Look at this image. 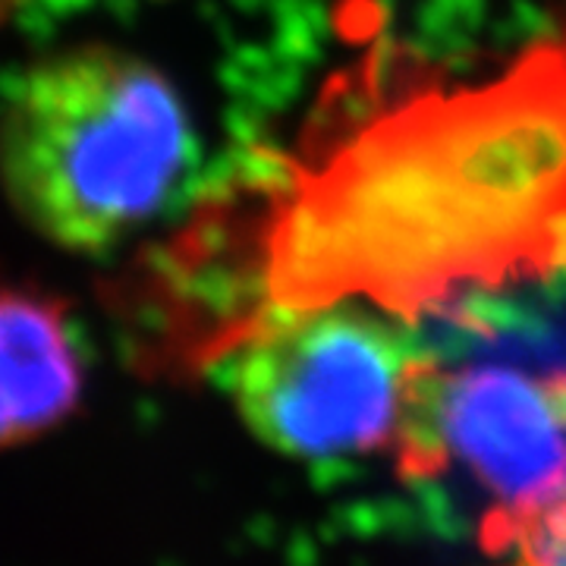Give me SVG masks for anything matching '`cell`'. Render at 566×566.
Wrapping results in <instances>:
<instances>
[{
  "mask_svg": "<svg viewBox=\"0 0 566 566\" xmlns=\"http://www.w3.org/2000/svg\"><path fill=\"white\" fill-rule=\"evenodd\" d=\"M482 566H566V491L542 504L485 513Z\"/></svg>",
  "mask_w": 566,
  "mask_h": 566,
  "instance_id": "6",
  "label": "cell"
},
{
  "mask_svg": "<svg viewBox=\"0 0 566 566\" xmlns=\"http://www.w3.org/2000/svg\"><path fill=\"white\" fill-rule=\"evenodd\" d=\"M264 237V312L365 303L416 331L566 277V32L300 167Z\"/></svg>",
  "mask_w": 566,
  "mask_h": 566,
  "instance_id": "1",
  "label": "cell"
},
{
  "mask_svg": "<svg viewBox=\"0 0 566 566\" xmlns=\"http://www.w3.org/2000/svg\"><path fill=\"white\" fill-rule=\"evenodd\" d=\"M196 161L161 70L85 44L39 61L0 111V182L41 240L102 252L148 223Z\"/></svg>",
  "mask_w": 566,
  "mask_h": 566,
  "instance_id": "2",
  "label": "cell"
},
{
  "mask_svg": "<svg viewBox=\"0 0 566 566\" xmlns=\"http://www.w3.org/2000/svg\"><path fill=\"white\" fill-rule=\"evenodd\" d=\"M82 390L85 365L61 305L32 290H0V450L61 428Z\"/></svg>",
  "mask_w": 566,
  "mask_h": 566,
  "instance_id": "5",
  "label": "cell"
},
{
  "mask_svg": "<svg viewBox=\"0 0 566 566\" xmlns=\"http://www.w3.org/2000/svg\"><path fill=\"white\" fill-rule=\"evenodd\" d=\"M394 463L409 479L465 475L491 501L488 513L560 494L566 363L513 349H424Z\"/></svg>",
  "mask_w": 566,
  "mask_h": 566,
  "instance_id": "4",
  "label": "cell"
},
{
  "mask_svg": "<svg viewBox=\"0 0 566 566\" xmlns=\"http://www.w3.org/2000/svg\"><path fill=\"white\" fill-rule=\"evenodd\" d=\"M416 331L365 303L271 308L218 353L243 424L305 463L397 450L416 368Z\"/></svg>",
  "mask_w": 566,
  "mask_h": 566,
  "instance_id": "3",
  "label": "cell"
}]
</instances>
